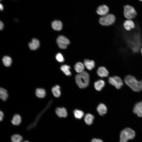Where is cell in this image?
Masks as SVG:
<instances>
[{
    "mask_svg": "<svg viewBox=\"0 0 142 142\" xmlns=\"http://www.w3.org/2000/svg\"><path fill=\"white\" fill-rule=\"evenodd\" d=\"M125 83L133 91L138 92L142 90V80H138L134 76L128 75L124 78Z\"/></svg>",
    "mask_w": 142,
    "mask_h": 142,
    "instance_id": "1",
    "label": "cell"
},
{
    "mask_svg": "<svg viewBox=\"0 0 142 142\" xmlns=\"http://www.w3.org/2000/svg\"><path fill=\"white\" fill-rule=\"evenodd\" d=\"M75 80L76 83L80 88H85L88 86L89 83V75L87 72L84 71L76 75Z\"/></svg>",
    "mask_w": 142,
    "mask_h": 142,
    "instance_id": "2",
    "label": "cell"
},
{
    "mask_svg": "<svg viewBox=\"0 0 142 142\" xmlns=\"http://www.w3.org/2000/svg\"><path fill=\"white\" fill-rule=\"evenodd\" d=\"M135 135V133L134 130L129 128H126L120 133V142H127L129 140L134 138Z\"/></svg>",
    "mask_w": 142,
    "mask_h": 142,
    "instance_id": "3",
    "label": "cell"
},
{
    "mask_svg": "<svg viewBox=\"0 0 142 142\" xmlns=\"http://www.w3.org/2000/svg\"><path fill=\"white\" fill-rule=\"evenodd\" d=\"M123 14L124 17L127 19L132 20L137 16V13L133 7L126 5L124 7Z\"/></svg>",
    "mask_w": 142,
    "mask_h": 142,
    "instance_id": "4",
    "label": "cell"
},
{
    "mask_svg": "<svg viewBox=\"0 0 142 142\" xmlns=\"http://www.w3.org/2000/svg\"><path fill=\"white\" fill-rule=\"evenodd\" d=\"M116 19L115 16L113 14L108 13L100 17L99 22L103 26H109L114 24Z\"/></svg>",
    "mask_w": 142,
    "mask_h": 142,
    "instance_id": "5",
    "label": "cell"
},
{
    "mask_svg": "<svg viewBox=\"0 0 142 142\" xmlns=\"http://www.w3.org/2000/svg\"><path fill=\"white\" fill-rule=\"evenodd\" d=\"M108 82L114 86L116 89L120 88L123 85V82L121 78L117 76L110 77Z\"/></svg>",
    "mask_w": 142,
    "mask_h": 142,
    "instance_id": "6",
    "label": "cell"
},
{
    "mask_svg": "<svg viewBox=\"0 0 142 142\" xmlns=\"http://www.w3.org/2000/svg\"><path fill=\"white\" fill-rule=\"evenodd\" d=\"M57 42L59 47L62 49L66 48L68 45L70 43L69 39L63 35L59 36L58 37Z\"/></svg>",
    "mask_w": 142,
    "mask_h": 142,
    "instance_id": "7",
    "label": "cell"
},
{
    "mask_svg": "<svg viewBox=\"0 0 142 142\" xmlns=\"http://www.w3.org/2000/svg\"><path fill=\"white\" fill-rule=\"evenodd\" d=\"M109 11V7L106 5L103 4L99 6L98 7L96 12L98 14L103 16L108 14Z\"/></svg>",
    "mask_w": 142,
    "mask_h": 142,
    "instance_id": "8",
    "label": "cell"
},
{
    "mask_svg": "<svg viewBox=\"0 0 142 142\" xmlns=\"http://www.w3.org/2000/svg\"><path fill=\"white\" fill-rule=\"evenodd\" d=\"M133 112L139 117H142V101L136 103L135 105Z\"/></svg>",
    "mask_w": 142,
    "mask_h": 142,
    "instance_id": "9",
    "label": "cell"
},
{
    "mask_svg": "<svg viewBox=\"0 0 142 142\" xmlns=\"http://www.w3.org/2000/svg\"><path fill=\"white\" fill-rule=\"evenodd\" d=\"M123 26L125 29L127 31H130L135 27V24L131 19H127L123 23Z\"/></svg>",
    "mask_w": 142,
    "mask_h": 142,
    "instance_id": "10",
    "label": "cell"
},
{
    "mask_svg": "<svg viewBox=\"0 0 142 142\" xmlns=\"http://www.w3.org/2000/svg\"><path fill=\"white\" fill-rule=\"evenodd\" d=\"M55 112L57 115L60 118H65L68 115L66 109L64 107L57 108L55 109Z\"/></svg>",
    "mask_w": 142,
    "mask_h": 142,
    "instance_id": "11",
    "label": "cell"
},
{
    "mask_svg": "<svg viewBox=\"0 0 142 142\" xmlns=\"http://www.w3.org/2000/svg\"><path fill=\"white\" fill-rule=\"evenodd\" d=\"M28 46L31 50H36L39 47V41L37 39L34 38L32 39V42L29 43Z\"/></svg>",
    "mask_w": 142,
    "mask_h": 142,
    "instance_id": "12",
    "label": "cell"
},
{
    "mask_svg": "<svg viewBox=\"0 0 142 142\" xmlns=\"http://www.w3.org/2000/svg\"><path fill=\"white\" fill-rule=\"evenodd\" d=\"M97 73L99 76L101 77H106L109 74L108 71L104 67L99 68L97 70Z\"/></svg>",
    "mask_w": 142,
    "mask_h": 142,
    "instance_id": "13",
    "label": "cell"
},
{
    "mask_svg": "<svg viewBox=\"0 0 142 142\" xmlns=\"http://www.w3.org/2000/svg\"><path fill=\"white\" fill-rule=\"evenodd\" d=\"M21 122L22 119L21 116L17 114L13 116L11 121L12 124L15 126L19 125L21 124Z\"/></svg>",
    "mask_w": 142,
    "mask_h": 142,
    "instance_id": "14",
    "label": "cell"
},
{
    "mask_svg": "<svg viewBox=\"0 0 142 142\" xmlns=\"http://www.w3.org/2000/svg\"><path fill=\"white\" fill-rule=\"evenodd\" d=\"M107 110L106 106L103 103L99 104L97 108V110L98 113L101 116L105 114L107 112Z\"/></svg>",
    "mask_w": 142,
    "mask_h": 142,
    "instance_id": "15",
    "label": "cell"
},
{
    "mask_svg": "<svg viewBox=\"0 0 142 142\" xmlns=\"http://www.w3.org/2000/svg\"><path fill=\"white\" fill-rule=\"evenodd\" d=\"M51 25L52 28L56 31H60L62 28V23L59 20L54 21L52 22Z\"/></svg>",
    "mask_w": 142,
    "mask_h": 142,
    "instance_id": "16",
    "label": "cell"
},
{
    "mask_svg": "<svg viewBox=\"0 0 142 142\" xmlns=\"http://www.w3.org/2000/svg\"><path fill=\"white\" fill-rule=\"evenodd\" d=\"M11 142H22L23 140L22 136L20 134L16 133L12 135L11 137Z\"/></svg>",
    "mask_w": 142,
    "mask_h": 142,
    "instance_id": "17",
    "label": "cell"
},
{
    "mask_svg": "<svg viewBox=\"0 0 142 142\" xmlns=\"http://www.w3.org/2000/svg\"><path fill=\"white\" fill-rule=\"evenodd\" d=\"M84 64L87 69L89 70H91L94 67L95 64L93 60H90L88 59L84 60Z\"/></svg>",
    "mask_w": 142,
    "mask_h": 142,
    "instance_id": "18",
    "label": "cell"
},
{
    "mask_svg": "<svg viewBox=\"0 0 142 142\" xmlns=\"http://www.w3.org/2000/svg\"><path fill=\"white\" fill-rule=\"evenodd\" d=\"M105 85V82L103 80H100L95 82L94 83L95 89L97 91H100Z\"/></svg>",
    "mask_w": 142,
    "mask_h": 142,
    "instance_id": "19",
    "label": "cell"
},
{
    "mask_svg": "<svg viewBox=\"0 0 142 142\" xmlns=\"http://www.w3.org/2000/svg\"><path fill=\"white\" fill-rule=\"evenodd\" d=\"M60 69L66 75L68 76L71 75V73L70 71V67L69 66L67 65H63L61 66Z\"/></svg>",
    "mask_w": 142,
    "mask_h": 142,
    "instance_id": "20",
    "label": "cell"
},
{
    "mask_svg": "<svg viewBox=\"0 0 142 142\" xmlns=\"http://www.w3.org/2000/svg\"><path fill=\"white\" fill-rule=\"evenodd\" d=\"M94 119V116L93 115L88 113L85 115L84 120L85 123L87 124L90 125L93 123Z\"/></svg>",
    "mask_w": 142,
    "mask_h": 142,
    "instance_id": "21",
    "label": "cell"
},
{
    "mask_svg": "<svg viewBox=\"0 0 142 142\" xmlns=\"http://www.w3.org/2000/svg\"><path fill=\"white\" fill-rule=\"evenodd\" d=\"M60 87L58 85H56L53 87L52 89V93L54 97H59L61 95Z\"/></svg>",
    "mask_w": 142,
    "mask_h": 142,
    "instance_id": "22",
    "label": "cell"
},
{
    "mask_svg": "<svg viewBox=\"0 0 142 142\" xmlns=\"http://www.w3.org/2000/svg\"><path fill=\"white\" fill-rule=\"evenodd\" d=\"M74 68L77 72L79 73L84 71V66L81 62H78L75 64Z\"/></svg>",
    "mask_w": 142,
    "mask_h": 142,
    "instance_id": "23",
    "label": "cell"
},
{
    "mask_svg": "<svg viewBox=\"0 0 142 142\" xmlns=\"http://www.w3.org/2000/svg\"><path fill=\"white\" fill-rule=\"evenodd\" d=\"M8 95L6 90L2 88L0 89V97L3 101L6 100L7 98Z\"/></svg>",
    "mask_w": 142,
    "mask_h": 142,
    "instance_id": "24",
    "label": "cell"
},
{
    "mask_svg": "<svg viewBox=\"0 0 142 142\" xmlns=\"http://www.w3.org/2000/svg\"><path fill=\"white\" fill-rule=\"evenodd\" d=\"M36 94L37 97L38 98H43L45 95V91L44 89L38 88L36 90Z\"/></svg>",
    "mask_w": 142,
    "mask_h": 142,
    "instance_id": "25",
    "label": "cell"
},
{
    "mask_svg": "<svg viewBox=\"0 0 142 142\" xmlns=\"http://www.w3.org/2000/svg\"><path fill=\"white\" fill-rule=\"evenodd\" d=\"M2 61L3 64L6 67L10 66L12 63L11 58L8 56H4L2 59Z\"/></svg>",
    "mask_w": 142,
    "mask_h": 142,
    "instance_id": "26",
    "label": "cell"
},
{
    "mask_svg": "<svg viewBox=\"0 0 142 142\" xmlns=\"http://www.w3.org/2000/svg\"><path fill=\"white\" fill-rule=\"evenodd\" d=\"M73 114L75 118L78 119H81L84 115L83 111L77 109L74 110Z\"/></svg>",
    "mask_w": 142,
    "mask_h": 142,
    "instance_id": "27",
    "label": "cell"
},
{
    "mask_svg": "<svg viewBox=\"0 0 142 142\" xmlns=\"http://www.w3.org/2000/svg\"><path fill=\"white\" fill-rule=\"evenodd\" d=\"M56 60L59 62H62L64 61V59L62 55L60 53H57L55 57Z\"/></svg>",
    "mask_w": 142,
    "mask_h": 142,
    "instance_id": "28",
    "label": "cell"
},
{
    "mask_svg": "<svg viewBox=\"0 0 142 142\" xmlns=\"http://www.w3.org/2000/svg\"><path fill=\"white\" fill-rule=\"evenodd\" d=\"M4 117L3 113L1 111H0V121L1 122L3 121Z\"/></svg>",
    "mask_w": 142,
    "mask_h": 142,
    "instance_id": "29",
    "label": "cell"
},
{
    "mask_svg": "<svg viewBox=\"0 0 142 142\" xmlns=\"http://www.w3.org/2000/svg\"><path fill=\"white\" fill-rule=\"evenodd\" d=\"M91 142H103L102 140L98 139L93 138L91 141Z\"/></svg>",
    "mask_w": 142,
    "mask_h": 142,
    "instance_id": "30",
    "label": "cell"
},
{
    "mask_svg": "<svg viewBox=\"0 0 142 142\" xmlns=\"http://www.w3.org/2000/svg\"><path fill=\"white\" fill-rule=\"evenodd\" d=\"M4 27V24L3 22L1 21L0 22V29L2 30L3 29Z\"/></svg>",
    "mask_w": 142,
    "mask_h": 142,
    "instance_id": "31",
    "label": "cell"
},
{
    "mask_svg": "<svg viewBox=\"0 0 142 142\" xmlns=\"http://www.w3.org/2000/svg\"><path fill=\"white\" fill-rule=\"evenodd\" d=\"M0 9L1 11H2L4 9V6L1 3L0 4Z\"/></svg>",
    "mask_w": 142,
    "mask_h": 142,
    "instance_id": "32",
    "label": "cell"
},
{
    "mask_svg": "<svg viewBox=\"0 0 142 142\" xmlns=\"http://www.w3.org/2000/svg\"><path fill=\"white\" fill-rule=\"evenodd\" d=\"M9 125H6L5 126V127L8 128V126ZM7 128H6V129H7ZM6 130V131H7V130ZM7 133V132H6V133ZM8 135H9V136L10 137H11L10 136H9V135H8Z\"/></svg>",
    "mask_w": 142,
    "mask_h": 142,
    "instance_id": "33",
    "label": "cell"
},
{
    "mask_svg": "<svg viewBox=\"0 0 142 142\" xmlns=\"http://www.w3.org/2000/svg\"><path fill=\"white\" fill-rule=\"evenodd\" d=\"M22 142H30L29 141L27 140H24Z\"/></svg>",
    "mask_w": 142,
    "mask_h": 142,
    "instance_id": "34",
    "label": "cell"
},
{
    "mask_svg": "<svg viewBox=\"0 0 142 142\" xmlns=\"http://www.w3.org/2000/svg\"><path fill=\"white\" fill-rule=\"evenodd\" d=\"M141 54H142V48L141 49Z\"/></svg>",
    "mask_w": 142,
    "mask_h": 142,
    "instance_id": "35",
    "label": "cell"
},
{
    "mask_svg": "<svg viewBox=\"0 0 142 142\" xmlns=\"http://www.w3.org/2000/svg\"><path fill=\"white\" fill-rule=\"evenodd\" d=\"M138 0L140 2H142V0Z\"/></svg>",
    "mask_w": 142,
    "mask_h": 142,
    "instance_id": "36",
    "label": "cell"
},
{
    "mask_svg": "<svg viewBox=\"0 0 142 142\" xmlns=\"http://www.w3.org/2000/svg\"><path fill=\"white\" fill-rule=\"evenodd\" d=\"M1 1L2 0H0Z\"/></svg>",
    "mask_w": 142,
    "mask_h": 142,
    "instance_id": "37",
    "label": "cell"
}]
</instances>
